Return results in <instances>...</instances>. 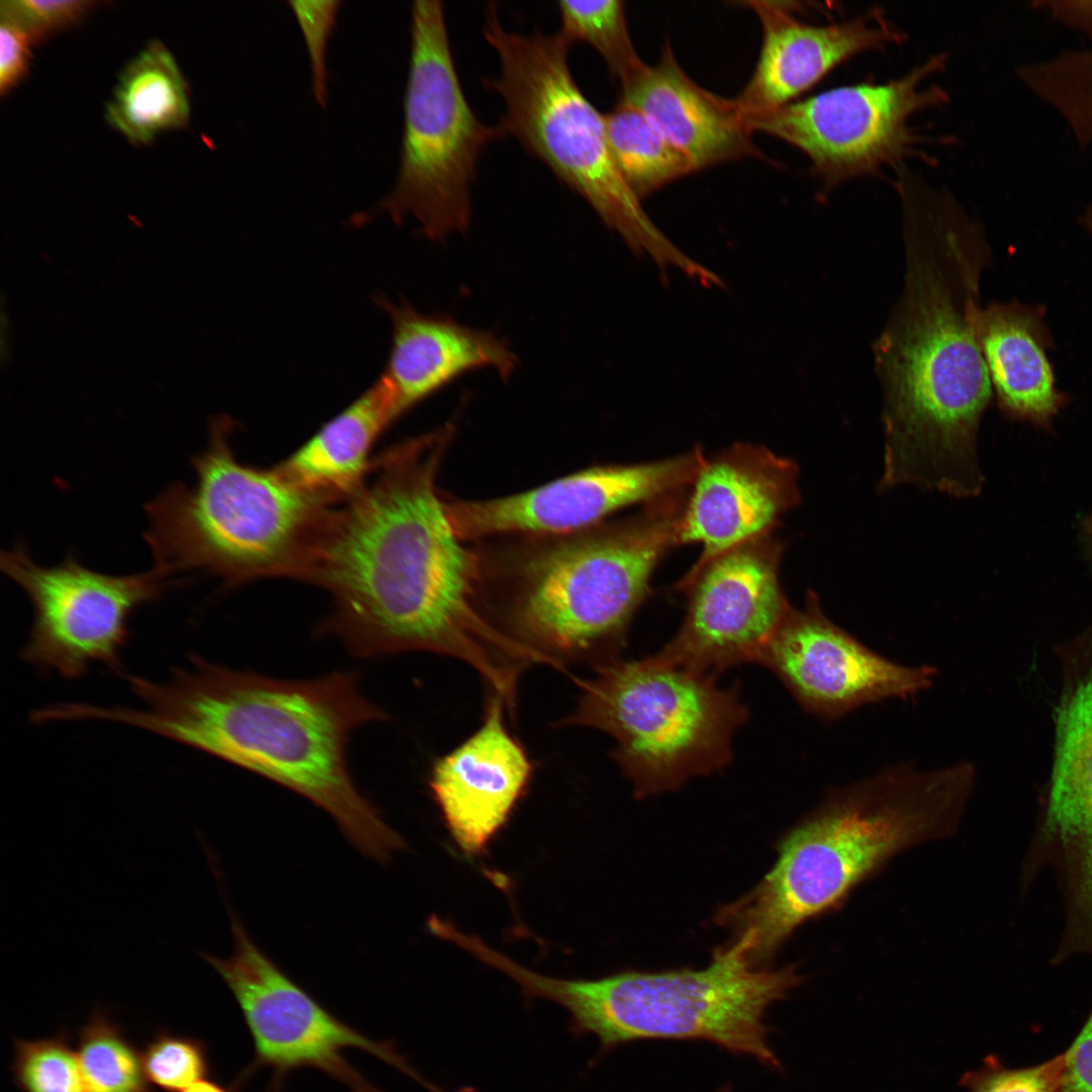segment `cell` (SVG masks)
Returning a JSON list of instances; mask_svg holds the SVG:
<instances>
[{"mask_svg":"<svg viewBox=\"0 0 1092 1092\" xmlns=\"http://www.w3.org/2000/svg\"><path fill=\"white\" fill-rule=\"evenodd\" d=\"M454 431L446 424L374 460L362 488L335 508L304 580L334 600L318 633L354 656L449 655L513 706L521 672L539 656L483 611L481 561L438 493Z\"/></svg>","mask_w":1092,"mask_h":1092,"instance_id":"1","label":"cell"},{"mask_svg":"<svg viewBox=\"0 0 1092 1092\" xmlns=\"http://www.w3.org/2000/svg\"><path fill=\"white\" fill-rule=\"evenodd\" d=\"M902 293L874 346L883 391L881 491L903 484L953 497L978 495V434L993 387L977 334L982 228L946 194L900 192Z\"/></svg>","mask_w":1092,"mask_h":1092,"instance_id":"2","label":"cell"},{"mask_svg":"<svg viewBox=\"0 0 1092 1092\" xmlns=\"http://www.w3.org/2000/svg\"><path fill=\"white\" fill-rule=\"evenodd\" d=\"M169 679L126 675L145 708L91 706L92 720L144 729L264 777L333 817L362 854L387 861L401 836L355 786L346 748L359 726L386 719L354 671L289 680L192 655Z\"/></svg>","mask_w":1092,"mask_h":1092,"instance_id":"3","label":"cell"},{"mask_svg":"<svg viewBox=\"0 0 1092 1092\" xmlns=\"http://www.w3.org/2000/svg\"><path fill=\"white\" fill-rule=\"evenodd\" d=\"M972 763L883 769L832 789L779 845L761 883L721 909L754 966L804 922L838 908L862 882L913 846L947 837L972 794Z\"/></svg>","mask_w":1092,"mask_h":1092,"instance_id":"4","label":"cell"},{"mask_svg":"<svg viewBox=\"0 0 1092 1092\" xmlns=\"http://www.w3.org/2000/svg\"><path fill=\"white\" fill-rule=\"evenodd\" d=\"M232 428L226 418L213 420L206 448L192 458L193 486L175 481L145 506L153 568L169 578L202 571L230 585L268 576L304 580L339 503L276 467L241 463Z\"/></svg>","mask_w":1092,"mask_h":1092,"instance_id":"5","label":"cell"},{"mask_svg":"<svg viewBox=\"0 0 1092 1092\" xmlns=\"http://www.w3.org/2000/svg\"><path fill=\"white\" fill-rule=\"evenodd\" d=\"M690 488V487H689ZM689 488L611 524L564 535L519 564L504 629L565 671L620 656L652 573L673 547Z\"/></svg>","mask_w":1092,"mask_h":1092,"instance_id":"6","label":"cell"},{"mask_svg":"<svg viewBox=\"0 0 1092 1092\" xmlns=\"http://www.w3.org/2000/svg\"><path fill=\"white\" fill-rule=\"evenodd\" d=\"M507 975L527 998H542L570 1015L574 1035L590 1034L601 1052L637 1039H701L780 1069L763 1022L767 1008L801 983L795 967L752 965L739 941L718 948L702 970L624 972L598 980H564L516 962Z\"/></svg>","mask_w":1092,"mask_h":1092,"instance_id":"7","label":"cell"},{"mask_svg":"<svg viewBox=\"0 0 1092 1092\" xmlns=\"http://www.w3.org/2000/svg\"><path fill=\"white\" fill-rule=\"evenodd\" d=\"M483 34L495 52L498 74L485 86L504 104L503 133L545 164L584 199L603 222L661 269L685 255L651 221L625 182L609 144L606 116L578 87L569 66L572 43L560 32L507 29L491 4Z\"/></svg>","mask_w":1092,"mask_h":1092,"instance_id":"8","label":"cell"},{"mask_svg":"<svg viewBox=\"0 0 1092 1092\" xmlns=\"http://www.w3.org/2000/svg\"><path fill=\"white\" fill-rule=\"evenodd\" d=\"M575 709L560 721L611 735L614 760L637 797L679 788L690 779L725 767L732 738L749 718L739 688L670 663L657 654L620 656L576 678Z\"/></svg>","mask_w":1092,"mask_h":1092,"instance_id":"9","label":"cell"},{"mask_svg":"<svg viewBox=\"0 0 1092 1092\" xmlns=\"http://www.w3.org/2000/svg\"><path fill=\"white\" fill-rule=\"evenodd\" d=\"M500 136L498 124L482 122L466 98L443 3L415 1L399 167L377 210L395 223L414 218L432 241L467 232L479 159Z\"/></svg>","mask_w":1092,"mask_h":1092,"instance_id":"10","label":"cell"},{"mask_svg":"<svg viewBox=\"0 0 1092 1092\" xmlns=\"http://www.w3.org/2000/svg\"><path fill=\"white\" fill-rule=\"evenodd\" d=\"M234 951L226 958L202 952L234 995L254 1043V1058L237 1081L269 1069V1092H282L294 1070L312 1068L346 1085L351 1092H381L344 1056L359 1049L389 1064L431 1092H450L426 1080L393 1042L375 1041L346 1024L289 978L230 915Z\"/></svg>","mask_w":1092,"mask_h":1092,"instance_id":"11","label":"cell"},{"mask_svg":"<svg viewBox=\"0 0 1092 1092\" xmlns=\"http://www.w3.org/2000/svg\"><path fill=\"white\" fill-rule=\"evenodd\" d=\"M0 566L31 603L33 622L24 660L67 678L81 677L95 662L121 671L132 613L185 581L154 568L130 575L101 573L73 555L42 566L22 543L1 552Z\"/></svg>","mask_w":1092,"mask_h":1092,"instance_id":"12","label":"cell"},{"mask_svg":"<svg viewBox=\"0 0 1092 1092\" xmlns=\"http://www.w3.org/2000/svg\"><path fill=\"white\" fill-rule=\"evenodd\" d=\"M941 66L942 57H932L896 80L831 88L745 120L752 132L798 148L824 185L834 187L906 154L913 142L909 119L945 100L941 89L922 87Z\"/></svg>","mask_w":1092,"mask_h":1092,"instance_id":"13","label":"cell"},{"mask_svg":"<svg viewBox=\"0 0 1092 1092\" xmlns=\"http://www.w3.org/2000/svg\"><path fill=\"white\" fill-rule=\"evenodd\" d=\"M784 551L769 532L694 564L675 585L687 598L684 620L657 655L715 677L757 663L791 608L780 583Z\"/></svg>","mask_w":1092,"mask_h":1092,"instance_id":"14","label":"cell"},{"mask_svg":"<svg viewBox=\"0 0 1092 1092\" xmlns=\"http://www.w3.org/2000/svg\"><path fill=\"white\" fill-rule=\"evenodd\" d=\"M757 663L772 671L805 711L825 721L864 705L912 698L937 676L931 665H905L872 650L832 622L811 590L801 609L791 606Z\"/></svg>","mask_w":1092,"mask_h":1092,"instance_id":"15","label":"cell"},{"mask_svg":"<svg viewBox=\"0 0 1092 1092\" xmlns=\"http://www.w3.org/2000/svg\"><path fill=\"white\" fill-rule=\"evenodd\" d=\"M706 456L701 446L672 457L589 467L539 487L484 500L446 502L461 540L497 534L568 535L636 504L691 486Z\"/></svg>","mask_w":1092,"mask_h":1092,"instance_id":"16","label":"cell"},{"mask_svg":"<svg viewBox=\"0 0 1092 1092\" xmlns=\"http://www.w3.org/2000/svg\"><path fill=\"white\" fill-rule=\"evenodd\" d=\"M1056 650L1051 774L1027 859L1051 866L1068 893L1092 896V623Z\"/></svg>","mask_w":1092,"mask_h":1092,"instance_id":"17","label":"cell"},{"mask_svg":"<svg viewBox=\"0 0 1092 1092\" xmlns=\"http://www.w3.org/2000/svg\"><path fill=\"white\" fill-rule=\"evenodd\" d=\"M799 467L762 445L737 443L705 459L690 486L677 544L697 543L695 564L769 532L801 503Z\"/></svg>","mask_w":1092,"mask_h":1092,"instance_id":"18","label":"cell"},{"mask_svg":"<svg viewBox=\"0 0 1092 1092\" xmlns=\"http://www.w3.org/2000/svg\"><path fill=\"white\" fill-rule=\"evenodd\" d=\"M505 711L504 700L490 693L479 728L431 769L433 797L454 840L467 854L484 850L533 774L524 746L507 727Z\"/></svg>","mask_w":1092,"mask_h":1092,"instance_id":"19","label":"cell"},{"mask_svg":"<svg viewBox=\"0 0 1092 1092\" xmlns=\"http://www.w3.org/2000/svg\"><path fill=\"white\" fill-rule=\"evenodd\" d=\"M747 4L761 21L763 37L752 75L734 98L744 117L791 103L848 59L899 40V33L876 11L841 23L811 25L798 21L787 3Z\"/></svg>","mask_w":1092,"mask_h":1092,"instance_id":"20","label":"cell"},{"mask_svg":"<svg viewBox=\"0 0 1092 1092\" xmlns=\"http://www.w3.org/2000/svg\"><path fill=\"white\" fill-rule=\"evenodd\" d=\"M377 304L392 325L380 377L398 418L466 373L488 368L507 380L518 366L514 351L489 332L448 315L420 312L404 301L395 304L379 297Z\"/></svg>","mask_w":1092,"mask_h":1092,"instance_id":"21","label":"cell"},{"mask_svg":"<svg viewBox=\"0 0 1092 1092\" xmlns=\"http://www.w3.org/2000/svg\"><path fill=\"white\" fill-rule=\"evenodd\" d=\"M620 100L641 110L694 171L760 156L735 99L718 96L694 82L668 44L657 64L646 65L622 86Z\"/></svg>","mask_w":1092,"mask_h":1092,"instance_id":"22","label":"cell"},{"mask_svg":"<svg viewBox=\"0 0 1092 1092\" xmlns=\"http://www.w3.org/2000/svg\"><path fill=\"white\" fill-rule=\"evenodd\" d=\"M977 334L1001 412L1045 430L1065 405L1046 355L1042 316L1017 302L981 308Z\"/></svg>","mask_w":1092,"mask_h":1092,"instance_id":"23","label":"cell"},{"mask_svg":"<svg viewBox=\"0 0 1092 1092\" xmlns=\"http://www.w3.org/2000/svg\"><path fill=\"white\" fill-rule=\"evenodd\" d=\"M397 419L389 390L379 376L276 468L298 486L343 503L367 481L374 463L370 459L372 447Z\"/></svg>","mask_w":1092,"mask_h":1092,"instance_id":"24","label":"cell"},{"mask_svg":"<svg viewBox=\"0 0 1092 1092\" xmlns=\"http://www.w3.org/2000/svg\"><path fill=\"white\" fill-rule=\"evenodd\" d=\"M189 115L187 84L160 40L151 41L123 69L106 106L109 124L135 145L185 126Z\"/></svg>","mask_w":1092,"mask_h":1092,"instance_id":"25","label":"cell"},{"mask_svg":"<svg viewBox=\"0 0 1092 1092\" xmlns=\"http://www.w3.org/2000/svg\"><path fill=\"white\" fill-rule=\"evenodd\" d=\"M605 116L616 164L640 200L694 172L689 160L638 108L619 100Z\"/></svg>","mask_w":1092,"mask_h":1092,"instance_id":"26","label":"cell"},{"mask_svg":"<svg viewBox=\"0 0 1092 1092\" xmlns=\"http://www.w3.org/2000/svg\"><path fill=\"white\" fill-rule=\"evenodd\" d=\"M76 1053L86 1092H153L142 1052L104 1011L82 1026Z\"/></svg>","mask_w":1092,"mask_h":1092,"instance_id":"27","label":"cell"},{"mask_svg":"<svg viewBox=\"0 0 1092 1092\" xmlns=\"http://www.w3.org/2000/svg\"><path fill=\"white\" fill-rule=\"evenodd\" d=\"M560 32L573 44H589L604 59L621 87L646 66L629 32L624 3L618 0L560 1Z\"/></svg>","mask_w":1092,"mask_h":1092,"instance_id":"28","label":"cell"},{"mask_svg":"<svg viewBox=\"0 0 1092 1092\" xmlns=\"http://www.w3.org/2000/svg\"><path fill=\"white\" fill-rule=\"evenodd\" d=\"M12 1080L21 1092H86L66 1033L38 1039H15Z\"/></svg>","mask_w":1092,"mask_h":1092,"instance_id":"29","label":"cell"},{"mask_svg":"<svg viewBox=\"0 0 1092 1092\" xmlns=\"http://www.w3.org/2000/svg\"><path fill=\"white\" fill-rule=\"evenodd\" d=\"M142 1058L149 1082L163 1092H183L210 1074L207 1044L188 1035L161 1030Z\"/></svg>","mask_w":1092,"mask_h":1092,"instance_id":"30","label":"cell"},{"mask_svg":"<svg viewBox=\"0 0 1092 1092\" xmlns=\"http://www.w3.org/2000/svg\"><path fill=\"white\" fill-rule=\"evenodd\" d=\"M302 32L309 57L312 91L316 103L327 105V48L341 1H288Z\"/></svg>","mask_w":1092,"mask_h":1092,"instance_id":"31","label":"cell"},{"mask_svg":"<svg viewBox=\"0 0 1092 1092\" xmlns=\"http://www.w3.org/2000/svg\"><path fill=\"white\" fill-rule=\"evenodd\" d=\"M96 4L80 0H3L0 11L17 21L36 42L79 22Z\"/></svg>","mask_w":1092,"mask_h":1092,"instance_id":"32","label":"cell"},{"mask_svg":"<svg viewBox=\"0 0 1092 1092\" xmlns=\"http://www.w3.org/2000/svg\"><path fill=\"white\" fill-rule=\"evenodd\" d=\"M1063 1069V1053L1022 1068L993 1062L977 1077L973 1092H1058Z\"/></svg>","mask_w":1092,"mask_h":1092,"instance_id":"33","label":"cell"},{"mask_svg":"<svg viewBox=\"0 0 1092 1092\" xmlns=\"http://www.w3.org/2000/svg\"><path fill=\"white\" fill-rule=\"evenodd\" d=\"M0 15V93L4 96L28 73L34 41L11 16L3 11Z\"/></svg>","mask_w":1092,"mask_h":1092,"instance_id":"34","label":"cell"},{"mask_svg":"<svg viewBox=\"0 0 1092 1092\" xmlns=\"http://www.w3.org/2000/svg\"><path fill=\"white\" fill-rule=\"evenodd\" d=\"M1063 1055L1058 1092H1092V1009Z\"/></svg>","mask_w":1092,"mask_h":1092,"instance_id":"35","label":"cell"},{"mask_svg":"<svg viewBox=\"0 0 1092 1092\" xmlns=\"http://www.w3.org/2000/svg\"><path fill=\"white\" fill-rule=\"evenodd\" d=\"M1030 7L1085 36L1092 44V0H1035Z\"/></svg>","mask_w":1092,"mask_h":1092,"instance_id":"36","label":"cell"},{"mask_svg":"<svg viewBox=\"0 0 1092 1092\" xmlns=\"http://www.w3.org/2000/svg\"><path fill=\"white\" fill-rule=\"evenodd\" d=\"M241 1088L242 1085L237 1080L226 1086L207 1077L195 1082L183 1092H239Z\"/></svg>","mask_w":1092,"mask_h":1092,"instance_id":"37","label":"cell"},{"mask_svg":"<svg viewBox=\"0 0 1092 1092\" xmlns=\"http://www.w3.org/2000/svg\"><path fill=\"white\" fill-rule=\"evenodd\" d=\"M1081 224L1092 234V202L1085 208L1080 217Z\"/></svg>","mask_w":1092,"mask_h":1092,"instance_id":"38","label":"cell"},{"mask_svg":"<svg viewBox=\"0 0 1092 1092\" xmlns=\"http://www.w3.org/2000/svg\"><path fill=\"white\" fill-rule=\"evenodd\" d=\"M1084 530L1090 536H1092V512L1084 521Z\"/></svg>","mask_w":1092,"mask_h":1092,"instance_id":"39","label":"cell"},{"mask_svg":"<svg viewBox=\"0 0 1092 1092\" xmlns=\"http://www.w3.org/2000/svg\"><path fill=\"white\" fill-rule=\"evenodd\" d=\"M719 1092H732L730 1086L722 1087Z\"/></svg>","mask_w":1092,"mask_h":1092,"instance_id":"40","label":"cell"},{"mask_svg":"<svg viewBox=\"0 0 1092 1092\" xmlns=\"http://www.w3.org/2000/svg\"><path fill=\"white\" fill-rule=\"evenodd\" d=\"M1091 538H1092V536H1091Z\"/></svg>","mask_w":1092,"mask_h":1092,"instance_id":"41","label":"cell"}]
</instances>
